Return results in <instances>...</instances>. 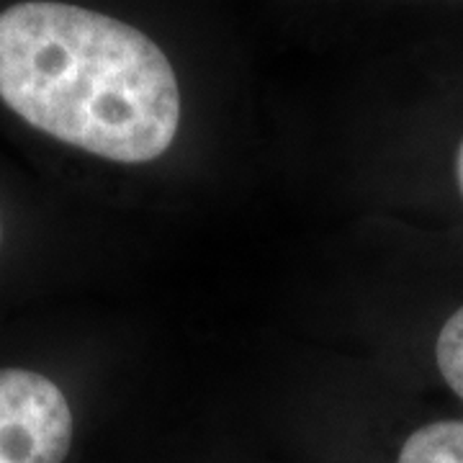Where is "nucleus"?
Listing matches in <instances>:
<instances>
[{"mask_svg": "<svg viewBox=\"0 0 463 463\" xmlns=\"http://www.w3.org/2000/svg\"><path fill=\"white\" fill-rule=\"evenodd\" d=\"M397 463H463V420H440L414 430Z\"/></svg>", "mask_w": 463, "mask_h": 463, "instance_id": "nucleus-3", "label": "nucleus"}, {"mask_svg": "<svg viewBox=\"0 0 463 463\" xmlns=\"http://www.w3.org/2000/svg\"><path fill=\"white\" fill-rule=\"evenodd\" d=\"M435 361L446 383L463 399V307L448 317L435 343Z\"/></svg>", "mask_w": 463, "mask_h": 463, "instance_id": "nucleus-4", "label": "nucleus"}, {"mask_svg": "<svg viewBox=\"0 0 463 463\" xmlns=\"http://www.w3.org/2000/svg\"><path fill=\"white\" fill-rule=\"evenodd\" d=\"M72 412L60 386L24 368L0 371V463H62Z\"/></svg>", "mask_w": 463, "mask_h": 463, "instance_id": "nucleus-2", "label": "nucleus"}, {"mask_svg": "<svg viewBox=\"0 0 463 463\" xmlns=\"http://www.w3.org/2000/svg\"><path fill=\"white\" fill-rule=\"evenodd\" d=\"M0 100L33 129L129 165L165 155L181 127L165 52L132 24L57 0L0 14Z\"/></svg>", "mask_w": 463, "mask_h": 463, "instance_id": "nucleus-1", "label": "nucleus"}, {"mask_svg": "<svg viewBox=\"0 0 463 463\" xmlns=\"http://www.w3.org/2000/svg\"><path fill=\"white\" fill-rule=\"evenodd\" d=\"M456 178H458V188H461L463 194V142L461 147H458V157H456Z\"/></svg>", "mask_w": 463, "mask_h": 463, "instance_id": "nucleus-5", "label": "nucleus"}]
</instances>
